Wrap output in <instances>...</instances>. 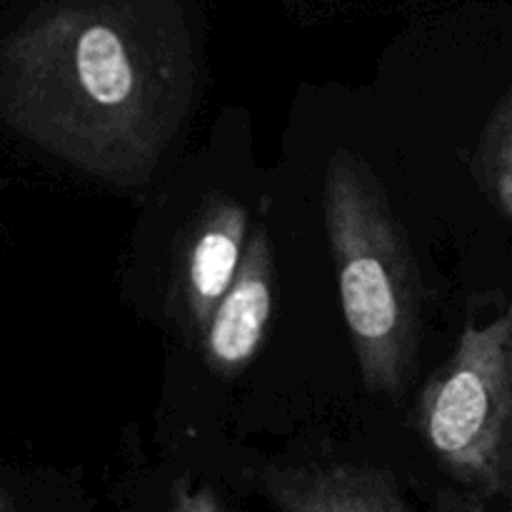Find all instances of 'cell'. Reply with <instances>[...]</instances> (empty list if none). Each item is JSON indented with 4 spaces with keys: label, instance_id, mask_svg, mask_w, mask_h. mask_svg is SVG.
Instances as JSON below:
<instances>
[{
    "label": "cell",
    "instance_id": "cell-1",
    "mask_svg": "<svg viewBox=\"0 0 512 512\" xmlns=\"http://www.w3.org/2000/svg\"><path fill=\"white\" fill-rule=\"evenodd\" d=\"M178 30L68 8L25 30L0 63V120L60 163L118 188L145 185L193 105Z\"/></svg>",
    "mask_w": 512,
    "mask_h": 512
},
{
    "label": "cell",
    "instance_id": "cell-2",
    "mask_svg": "<svg viewBox=\"0 0 512 512\" xmlns=\"http://www.w3.org/2000/svg\"><path fill=\"white\" fill-rule=\"evenodd\" d=\"M323 213L340 305L368 395L400 398L418 373L423 285L408 233L358 153L325 165Z\"/></svg>",
    "mask_w": 512,
    "mask_h": 512
},
{
    "label": "cell",
    "instance_id": "cell-3",
    "mask_svg": "<svg viewBox=\"0 0 512 512\" xmlns=\"http://www.w3.org/2000/svg\"><path fill=\"white\" fill-rule=\"evenodd\" d=\"M415 428L455 485L478 503L512 483V313L460 333L450 358L420 388Z\"/></svg>",
    "mask_w": 512,
    "mask_h": 512
},
{
    "label": "cell",
    "instance_id": "cell-4",
    "mask_svg": "<svg viewBox=\"0 0 512 512\" xmlns=\"http://www.w3.org/2000/svg\"><path fill=\"white\" fill-rule=\"evenodd\" d=\"M275 308V253L268 233L255 230L243 250L233 285L200 333L210 370L223 378L243 373L263 345Z\"/></svg>",
    "mask_w": 512,
    "mask_h": 512
},
{
    "label": "cell",
    "instance_id": "cell-5",
    "mask_svg": "<svg viewBox=\"0 0 512 512\" xmlns=\"http://www.w3.org/2000/svg\"><path fill=\"white\" fill-rule=\"evenodd\" d=\"M248 210L228 195H210L193 223L180 265L178 293L198 335L233 285L248 243Z\"/></svg>",
    "mask_w": 512,
    "mask_h": 512
},
{
    "label": "cell",
    "instance_id": "cell-6",
    "mask_svg": "<svg viewBox=\"0 0 512 512\" xmlns=\"http://www.w3.org/2000/svg\"><path fill=\"white\" fill-rule=\"evenodd\" d=\"M260 485L280 512H413L393 475L368 465H268Z\"/></svg>",
    "mask_w": 512,
    "mask_h": 512
},
{
    "label": "cell",
    "instance_id": "cell-7",
    "mask_svg": "<svg viewBox=\"0 0 512 512\" xmlns=\"http://www.w3.org/2000/svg\"><path fill=\"white\" fill-rule=\"evenodd\" d=\"M475 180L495 213L503 220L512 215V103L500 98L480 133L473 155Z\"/></svg>",
    "mask_w": 512,
    "mask_h": 512
},
{
    "label": "cell",
    "instance_id": "cell-8",
    "mask_svg": "<svg viewBox=\"0 0 512 512\" xmlns=\"http://www.w3.org/2000/svg\"><path fill=\"white\" fill-rule=\"evenodd\" d=\"M165 512H225L218 495L208 488H180Z\"/></svg>",
    "mask_w": 512,
    "mask_h": 512
},
{
    "label": "cell",
    "instance_id": "cell-9",
    "mask_svg": "<svg viewBox=\"0 0 512 512\" xmlns=\"http://www.w3.org/2000/svg\"><path fill=\"white\" fill-rule=\"evenodd\" d=\"M0 512H18V510H15L13 500H10L8 495L3 493V490H0Z\"/></svg>",
    "mask_w": 512,
    "mask_h": 512
}]
</instances>
